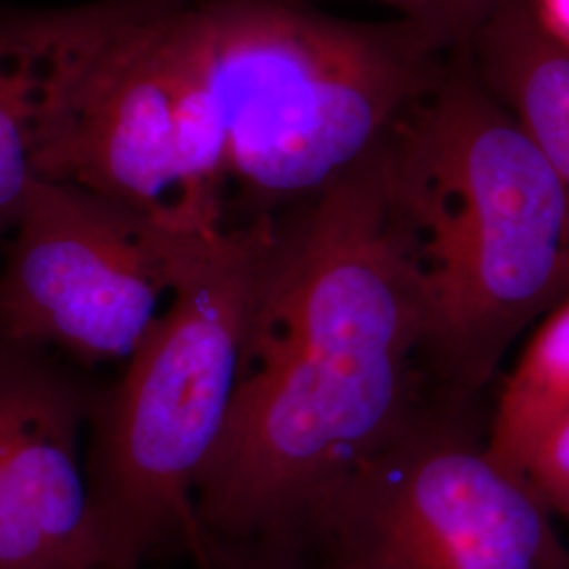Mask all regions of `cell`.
<instances>
[{
  "mask_svg": "<svg viewBox=\"0 0 569 569\" xmlns=\"http://www.w3.org/2000/svg\"><path fill=\"white\" fill-rule=\"evenodd\" d=\"M39 178L173 228L224 230V133L204 81L192 0H146L89 63Z\"/></svg>",
  "mask_w": 569,
  "mask_h": 569,
  "instance_id": "obj_6",
  "label": "cell"
},
{
  "mask_svg": "<svg viewBox=\"0 0 569 569\" xmlns=\"http://www.w3.org/2000/svg\"><path fill=\"white\" fill-rule=\"evenodd\" d=\"M531 13L557 39L569 42V0H528Z\"/></svg>",
  "mask_w": 569,
  "mask_h": 569,
  "instance_id": "obj_15",
  "label": "cell"
},
{
  "mask_svg": "<svg viewBox=\"0 0 569 569\" xmlns=\"http://www.w3.org/2000/svg\"><path fill=\"white\" fill-rule=\"evenodd\" d=\"M388 142L277 216L249 361L194 488L199 528L300 547L346 479L437 387Z\"/></svg>",
  "mask_w": 569,
  "mask_h": 569,
  "instance_id": "obj_1",
  "label": "cell"
},
{
  "mask_svg": "<svg viewBox=\"0 0 569 569\" xmlns=\"http://www.w3.org/2000/svg\"><path fill=\"white\" fill-rule=\"evenodd\" d=\"M216 234L37 180L2 247L0 342L53 352L84 371L127 363Z\"/></svg>",
  "mask_w": 569,
  "mask_h": 569,
  "instance_id": "obj_7",
  "label": "cell"
},
{
  "mask_svg": "<svg viewBox=\"0 0 569 569\" xmlns=\"http://www.w3.org/2000/svg\"><path fill=\"white\" fill-rule=\"evenodd\" d=\"M483 392L435 387L306 529L317 569H569L552 512L489 453Z\"/></svg>",
  "mask_w": 569,
  "mask_h": 569,
  "instance_id": "obj_5",
  "label": "cell"
},
{
  "mask_svg": "<svg viewBox=\"0 0 569 569\" xmlns=\"http://www.w3.org/2000/svg\"><path fill=\"white\" fill-rule=\"evenodd\" d=\"M308 2V0H306ZM388 7L403 20L422 23L449 47H458L502 0H366Z\"/></svg>",
  "mask_w": 569,
  "mask_h": 569,
  "instance_id": "obj_13",
  "label": "cell"
},
{
  "mask_svg": "<svg viewBox=\"0 0 569 569\" xmlns=\"http://www.w3.org/2000/svg\"><path fill=\"white\" fill-rule=\"evenodd\" d=\"M192 569H317L305 550L266 540H224L201 531L186 555Z\"/></svg>",
  "mask_w": 569,
  "mask_h": 569,
  "instance_id": "obj_12",
  "label": "cell"
},
{
  "mask_svg": "<svg viewBox=\"0 0 569 569\" xmlns=\"http://www.w3.org/2000/svg\"><path fill=\"white\" fill-rule=\"evenodd\" d=\"M462 47L477 81L569 192V42L536 20L528 0H502Z\"/></svg>",
  "mask_w": 569,
  "mask_h": 569,
  "instance_id": "obj_10",
  "label": "cell"
},
{
  "mask_svg": "<svg viewBox=\"0 0 569 569\" xmlns=\"http://www.w3.org/2000/svg\"><path fill=\"white\" fill-rule=\"evenodd\" d=\"M569 411V298L538 327L489 416L493 460L523 477L529 453Z\"/></svg>",
  "mask_w": 569,
  "mask_h": 569,
  "instance_id": "obj_11",
  "label": "cell"
},
{
  "mask_svg": "<svg viewBox=\"0 0 569 569\" xmlns=\"http://www.w3.org/2000/svg\"><path fill=\"white\" fill-rule=\"evenodd\" d=\"M437 387L483 392L517 338L569 298V192L451 51L388 140Z\"/></svg>",
  "mask_w": 569,
  "mask_h": 569,
  "instance_id": "obj_2",
  "label": "cell"
},
{
  "mask_svg": "<svg viewBox=\"0 0 569 569\" xmlns=\"http://www.w3.org/2000/svg\"><path fill=\"white\" fill-rule=\"evenodd\" d=\"M98 382L53 352L0 342V569H133L100 528L84 479Z\"/></svg>",
  "mask_w": 569,
  "mask_h": 569,
  "instance_id": "obj_8",
  "label": "cell"
},
{
  "mask_svg": "<svg viewBox=\"0 0 569 569\" xmlns=\"http://www.w3.org/2000/svg\"><path fill=\"white\" fill-rule=\"evenodd\" d=\"M146 0L0 11V253L89 63Z\"/></svg>",
  "mask_w": 569,
  "mask_h": 569,
  "instance_id": "obj_9",
  "label": "cell"
},
{
  "mask_svg": "<svg viewBox=\"0 0 569 569\" xmlns=\"http://www.w3.org/2000/svg\"><path fill=\"white\" fill-rule=\"evenodd\" d=\"M523 479L552 515L569 521V411L542 435L529 453Z\"/></svg>",
  "mask_w": 569,
  "mask_h": 569,
  "instance_id": "obj_14",
  "label": "cell"
},
{
  "mask_svg": "<svg viewBox=\"0 0 569 569\" xmlns=\"http://www.w3.org/2000/svg\"><path fill=\"white\" fill-rule=\"evenodd\" d=\"M228 164L226 228L312 201L380 150L456 47L416 21L306 0H192Z\"/></svg>",
  "mask_w": 569,
  "mask_h": 569,
  "instance_id": "obj_3",
  "label": "cell"
},
{
  "mask_svg": "<svg viewBox=\"0 0 569 569\" xmlns=\"http://www.w3.org/2000/svg\"><path fill=\"white\" fill-rule=\"evenodd\" d=\"M277 218L224 228L183 274L159 321L84 425L96 519L133 569L186 559L201 536L194 488L243 380Z\"/></svg>",
  "mask_w": 569,
  "mask_h": 569,
  "instance_id": "obj_4",
  "label": "cell"
}]
</instances>
